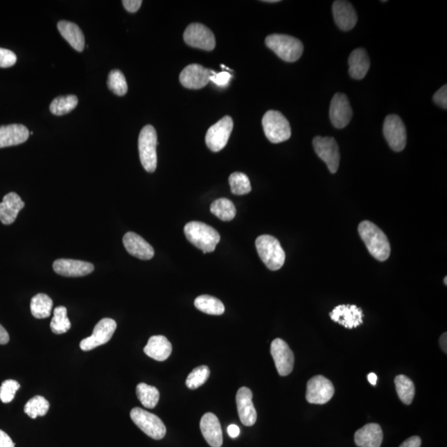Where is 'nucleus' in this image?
<instances>
[{"label":"nucleus","mask_w":447,"mask_h":447,"mask_svg":"<svg viewBox=\"0 0 447 447\" xmlns=\"http://www.w3.org/2000/svg\"><path fill=\"white\" fill-rule=\"evenodd\" d=\"M358 229L369 254L378 261H387L391 253V247L382 229L368 220L362 221Z\"/></svg>","instance_id":"f257e3e1"},{"label":"nucleus","mask_w":447,"mask_h":447,"mask_svg":"<svg viewBox=\"0 0 447 447\" xmlns=\"http://www.w3.org/2000/svg\"><path fill=\"white\" fill-rule=\"evenodd\" d=\"M187 240L204 254L211 253L220 240V234L216 229L199 221H191L184 227Z\"/></svg>","instance_id":"f03ea898"},{"label":"nucleus","mask_w":447,"mask_h":447,"mask_svg":"<svg viewBox=\"0 0 447 447\" xmlns=\"http://www.w3.org/2000/svg\"><path fill=\"white\" fill-rule=\"evenodd\" d=\"M265 44L277 56L287 62H295L304 53V44L297 38L285 34H272L265 40Z\"/></svg>","instance_id":"7ed1b4c3"},{"label":"nucleus","mask_w":447,"mask_h":447,"mask_svg":"<svg viewBox=\"0 0 447 447\" xmlns=\"http://www.w3.org/2000/svg\"><path fill=\"white\" fill-rule=\"evenodd\" d=\"M255 245L259 257L268 270L277 271L283 266L286 254L275 237L268 235L258 236Z\"/></svg>","instance_id":"20e7f679"},{"label":"nucleus","mask_w":447,"mask_h":447,"mask_svg":"<svg viewBox=\"0 0 447 447\" xmlns=\"http://www.w3.org/2000/svg\"><path fill=\"white\" fill-rule=\"evenodd\" d=\"M262 125L267 139L272 143H283L291 137L290 123L276 110H270L263 116Z\"/></svg>","instance_id":"39448f33"},{"label":"nucleus","mask_w":447,"mask_h":447,"mask_svg":"<svg viewBox=\"0 0 447 447\" xmlns=\"http://www.w3.org/2000/svg\"><path fill=\"white\" fill-rule=\"evenodd\" d=\"M157 135L155 127L144 126L139 137L140 161L148 173L155 172L157 164Z\"/></svg>","instance_id":"423d86ee"},{"label":"nucleus","mask_w":447,"mask_h":447,"mask_svg":"<svg viewBox=\"0 0 447 447\" xmlns=\"http://www.w3.org/2000/svg\"><path fill=\"white\" fill-rule=\"evenodd\" d=\"M130 417L134 424L155 440H161L166 436L167 429L159 417L140 407H134L130 412Z\"/></svg>","instance_id":"0eeeda50"},{"label":"nucleus","mask_w":447,"mask_h":447,"mask_svg":"<svg viewBox=\"0 0 447 447\" xmlns=\"http://www.w3.org/2000/svg\"><path fill=\"white\" fill-rule=\"evenodd\" d=\"M313 147L317 156L324 161L331 173L338 171L340 165V150L338 142L332 137L317 136L313 139Z\"/></svg>","instance_id":"6e6552de"},{"label":"nucleus","mask_w":447,"mask_h":447,"mask_svg":"<svg viewBox=\"0 0 447 447\" xmlns=\"http://www.w3.org/2000/svg\"><path fill=\"white\" fill-rule=\"evenodd\" d=\"M234 122L231 117L225 116L208 130L206 143L212 152H220L227 146L232 133Z\"/></svg>","instance_id":"1a4fd4ad"},{"label":"nucleus","mask_w":447,"mask_h":447,"mask_svg":"<svg viewBox=\"0 0 447 447\" xmlns=\"http://www.w3.org/2000/svg\"><path fill=\"white\" fill-rule=\"evenodd\" d=\"M384 135L389 147L395 152H401L406 147L407 131L402 119L389 114L384 123Z\"/></svg>","instance_id":"9d476101"},{"label":"nucleus","mask_w":447,"mask_h":447,"mask_svg":"<svg viewBox=\"0 0 447 447\" xmlns=\"http://www.w3.org/2000/svg\"><path fill=\"white\" fill-rule=\"evenodd\" d=\"M116 328V322L113 319H102L94 328L92 335L80 342V349L84 351H89L109 342Z\"/></svg>","instance_id":"9b49d317"},{"label":"nucleus","mask_w":447,"mask_h":447,"mask_svg":"<svg viewBox=\"0 0 447 447\" xmlns=\"http://www.w3.org/2000/svg\"><path fill=\"white\" fill-rule=\"evenodd\" d=\"M183 38L191 48L212 51L216 48L214 34L205 25L191 24L186 28Z\"/></svg>","instance_id":"f8f14e48"},{"label":"nucleus","mask_w":447,"mask_h":447,"mask_svg":"<svg viewBox=\"0 0 447 447\" xmlns=\"http://www.w3.org/2000/svg\"><path fill=\"white\" fill-rule=\"evenodd\" d=\"M335 394L333 384L324 376H317L306 385V401L313 404H325L330 401Z\"/></svg>","instance_id":"ddd939ff"},{"label":"nucleus","mask_w":447,"mask_h":447,"mask_svg":"<svg viewBox=\"0 0 447 447\" xmlns=\"http://www.w3.org/2000/svg\"><path fill=\"white\" fill-rule=\"evenodd\" d=\"M271 355L281 376H287L295 367V355L283 340L277 338L271 344Z\"/></svg>","instance_id":"4468645a"},{"label":"nucleus","mask_w":447,"mask_h":447,"mask_svg":"<svg viewBox=\"0 0 447 447\" xmlns=\"http://www.w3.org/2000/svg\"><path fill=\"white\" fill-rule=\"evenodd\" d=\"M353 110L348 97L342 93H336L330 106V119L336 129H343L351 122Z\"/></svg>","instance_id":"2eb2a0df"},{"label":"nucleus","mask_w":447,"mask_h":447,"mask_svg":"<svg viewBox=\"0 0 447 447\" xmlns=\"http://www.w3.org/2000/svg\"><path fill=\"white\" fill-rule=\"evenodd\" d=\"M212 70L199 65L191 64L182 70L180 74V82L187 89H199L210 83Z\"/></svg>","instance_id":"dca6fc26"},{"label":"nucleus","mask_w":447,"mask_h":447,"mask_svg":"<svg viewBox=\"0 0 447 447\" xmlns=\"http://www.w3.org/2000/svg\"><path fill=\"white\" fill-rule=\"evenodd\" d=\"M332 321L348 329L358 327L363 323L364 314L356 305H340L330 313Z\"/></svg>","instance_id":"f3484780"},{"label":"nucleus","mask_w":447,"mask_h":447,"mask_svg":"<svg viewBox=\"0 0 447 447\" xmlns=\"http://www.w3.org/2000/svg\"><path fill=\"white\" fill-rule=\"evenodd\" d=\"M253 394L249 387H242L236 394L238 417L246 427H251L257 421V412L252 402Z\"/></svg>","instance_id":"a211bd4d"},{"label":"nucleus","mask_w":447,"mask_h":447,"mask_svg":"<svg viewBox=\"0 0 447 447\" xmlns=\"http://www.w3.org/2000/svg\"><path fill=\"white\" fill-rule=\"evenodd\" d=\"M332 11L336 25L342 31L348 32L355 28L358 16L352 3L344 0H336L332 6Z\"/></svg>","instance_id":"6ab92c4d"},{"label":"nucleus","mask_w":447,"mask_h":447,"mask_svg":"<svg viewBox=\"0 0 447 447\" xmlns=\"http://www.w3.org/2000/svg\"><path fill=\"white\" fill-rule=\"evenodd\" d=\"M53 267L58 274L72 278L87 276L95 270L91 263L67 258L58 259Z\"/></svg>","instance_id":"aec40b11"},{"label":"nucleus","mask_w":447,"mask_h":447,"mask_svg":"<svg viewBox=\"0 0 447 447\" xmlns=\"http://www.w3.org/2000/svg\"><path fill=\"white\" fill-rule=\"evenodd\" d=\"M123 245L132 256L149 261L155 256V249L141 236L134 232H128L123 238Z\"/></svg>","instance_id":"412c9836"},{"label":"nucleus","mask_w":447,"mask_h":447,"mask_svg":"<svg viewBox=\"0 0 447 447\" xmlns=\"http://www.w3.org/2000/svg\"><path fill=\"white\" fill-rule=\"evenodd\" d=\"M200 428L204 438L211 447H220L223 444L222 429L215 414L207 412L202 417Z\"/></svg>","instance_id":"4be33fe9"},{"label":"nucleus","mask_w":447,"mask_h":447,"mask_svg":"<svg viewBox=\"0 0 447 447\" xmlns=\"http://www.w3.org/2000/svg\"><path fill=\"white\" fill-rule=\"evenodd\" d=\"M384 433L380 425L369 423L358 430L355 434V442L360 447H380Z\"/></svg>","instance_id":"5701e85b"},{"label":"nucleus","mask_w":447,"mask_h":447,"mask_svg":"<svg viewBox=\"0 0 447 447\" xmlns=\"http://www.w3.org/2000/svg\"><path fill=\"white\" fill-rule=\"evenodd\" d=\"M24 206L25 203L18 194L10 193L4 195L0 203V220L3 225L14 223Z\"/></svg>","instance_id":"b1692460"},{"label":"nucleus","mask_w":447,"mask_h":447,"mask_svg":"<svg viewBox=\"0 0 447 447\" xmlns=\"http://www.w3.org/2000/svg\"><path fill=\"white\" fill-rule=\"evenodd\" d=\"M27 127L23 125H10L0 127V148L19 146L29 137Z\"/></svg>","instance_id":"393cba45"},{"label":"nucleus","mask_w":447,"mask_h":447,"mask_svg":"<svg viewBox=\"0 0 447 447\" xmlns=\"http://www.w3.org/2000/svg\"><path fill=\"white\" fill-rule=\"evenodd\" d=\"M143 351L152 359L157 361H164L171 356L173 347L171 342L165 336L153 335L149 338Z\"/></svg>","instance_id":"a878e982"},{"label":"nucleus","mask_w":447,"mask_h":447,"mask_svg":"<svg viewBox=\"0 0 447 447\" xmlns=\"http://www.w3.org/2000/svg\"><path fill=\"white\" fill-rule=\"evenodd\" d=\"M349 73L352 78L362 80L367 75L370 67V60L364 49H357L351 53L348 60Z\"/></svg>","instance_id":"bb28decb"},{"label":"nucleus","mask_w":447,"mask_h":447,"mask_svg":"<svg viewBox=\"0 0 447 447\" xmlns=\"http://www.w3.org/2000/svg\"><path fill=\"white\" fill-rule=\"evenodd\" d=\"M58 28L60 33L68 44L78 52H83L85 49V37L84 34L74 23L68 22V21H60L58 24Z\"/></svg>","instance_id":"cd10ccee"},{"label":"nucleus","mask_w":447,"mask_h":447,"mask_svg":"<svg viewBox=\"0 0 447 447\" xmlns=\"http://www.w3.org/2000/svg\"><path fill=\"white\" fill-rule=\"evenodd\" d=\"M195 308L204 313L220 316L225 313V306L218 298L202 295L195 298L194 302Z\"/></svg>","instance_id":"c85d7f7f"},{"label":"nucleus","mask_w":447,"mask_h":447,"mask_svg":"<svg viewBox=\"0 0 447 447\" xmlns=\"http://www.w3.org/2000/svg\"><path fill=\"white\" fill-rule=\"evenodd\" d=\"M53 301L51 297L44 293H38L31 300V313L33 316L37 319L48 318L52 313Z\"/></svg>","instance_id":"c756f323"},{"label":"nucleus","mask_w":447,"mask_h":447,"mask_svg":"<svg viewBox=\"0 0 447 447\" xmlns=\"http://www.w3.org/2000/svg\"><path fill=\"white\" fill-rule=\"evenodd\" d=\"M394 384L396 391L400 400L407 405H410L415 396V385L410 378L403 376H398L395 378Z\"/></svg>","instance_id":"7c9ffc66"},{"label":"nucleus","mask_w":447,"mask_h":447,"mask_svg":"<svg viewBox=\"0 0 447 447\" xmlns=\"http://www.w3.org/2000/svg\"><path fill=\"white\" fill-rule=\"evenodd\" d=\"M211 212L223 221H231L236 215V209L227 198H220L211 204Z\"/></svg>","instance_id":"2f4dec72"},{"label":"nucleus","mask_w":447,"mask_h":447,"mask_svg":"<svg viewBox=\"0 0 447 447\" xmlns=\"http://www.w3.org/2000/svg\"><path fill=\"white\" fill-rule=\"evenodd\" d=\"M136 394H137L139 401L147 408L152 410L159 403L160 394L155 387L141 383L136 387Z\"/></svg>","instance_id":"473e14b6"},{"label":"nucleus","mask_w":447,"mask_h":447,"mask_svg":"<svg viewBox=\"0 0 447 447\" xmlns=\"http://www.w3.org/2000/svg\"><path fill=\"white\" fill-rule=\"evenodd\" d=\"M78 105V98L76 96H59L51 103L50 112L54 116H61L71 112Z\"/></svg>","instance_id":"72a5a7b5"},{"label":"nucleus","mask_w":447,"mask_h":447,"mask_svg":"<svg viewBox=\"0 0 447 447\" xmlns=\"http://www.w3.org/2000/svg\"><path fill=\"white\" fill-rule=\"evenodd\" d=\"M50 326L53 333L57 335L66 333L71 329V324L67 317V310L65 306H58L55 308Z\"/></svg>","instance_id":"f704fd0d"},{"label":"nucleus","mask_w":447,"mask_h":447,"mask_svg":"<svg viewBox=\"0 0 447 447\" xmlns=\"http://www.w3.org/2000/svg\"><path fill=\"white\" fill-rule=\"evenodd\" d=\"M50 404L45 398L42 396H35L30 399L24 407V412L33 419H37L38 416H45L48 414Z\"/></svg>","instance_id":"c9c22d12"},{"label":"nucleus","mask_w":447,"mask_h":447,"mask_svg":"<svg viewBox=\"0 0 447 447\" xmlns=\"http://www.w3.org/2000/svg\"><path fill=\"white\" fill-rule=\"evenodd\" d=\"M229 186L231 193L237 195H246L252 190L250 181L245 173H234L229 177Z\"/></svg>","instance_id":"e433bc0d"},{"label":"nucleus","mask_w":447,"mask_h":447,"mask_svg":"<svg viewBox=\"0 0 447 447\" xmlns=\"http://www.w3.org/2000/svg\"><path fill=\"white\" fill-rule=\"evenodd\" d=\"M108 87L114 94L119 96H125L128 91V85L125 75L119 70L109 72Z\"/></svg>","instance_id":"4c0bfd02"},{"label":"nucleus","mask_w":447,"mask_h":447,"mask_svg":"<svg viewBox=\"0 0 447 447\" xmlns=\"http://www.w3.org/2000/svg\"><path fill=\"white\" fill-rule=\"evenodd\" d=\"M210 369L207 365L199 366L193 370L186 380V385L190 389H197L202 386L210 376Z\"/></svg>","instance_id":"58836bf2"},{"label":"nucleus","mask_w":447,"mask_h":447,"mask_svg":"<svg viewBox=\"0 0 447 447\" xmlns=\"http://www.w3.org/2000/svg\"><path fill=\"white\" fill-rule=\"evenodd\" d=\"M19 387L20 385L15 380H8L3 382L1 387H0V400L3 403L12 402Z\"/></svg>","instance_id":"ea45409f"},{"label":"nucleus","mask_w":447,"mask_h":447,"mask_svg":"<svg viewBox=\"0 0 447 447\" xmlns=\"http://www.w3.org/2000/svg\"><path fill=\"white\" fill-rule=\"evenodd\" d=\"M232 78V75L229 74L227 71H222L220 72V73H216V71H212L210 82L216 85L217 87L225 88L229 86V82H231Z\"/></svg>","instance_id":"a19ab883"},{"label":"nucleus","mask_w":447,"mask_h":447,"mask_svg":"<svg viewBox=\"0 0 447 447\" xmlns=\"http://www.w3.org/2000/svg\"><path fill=\"white\" fill-rule=\"evenodd\" d=\"M17 56L10 50L0 48V67L8 68L15 65Z\"/></svg>","instance_id":"79ce46f5"},{"label":"nucleus","mask_w":447,"mask_h":447,"mask_svg":"<svg viewBox=\"0 0 447 447\" xmlns=\"http://www.w3.org/2000/svg\"><path fill=\"white\" fill-rule=\"evenodd\" d=\"M433 101L440 107L446 109L447 108V87L446 85L442 87L433 96Z\"/></svg>","instance_id":"37998d69"},{"label":"nucleus","mask_w":447,"mask_h":447,"mask_svg":"<svg viewBox=\"0 0 447 447\" xmlns=\"http://www.w3.org/2000/svg\"><path fill=\"white\" fill-rule=\"evenodd\" d=\"M123 6L130 12H137L142 6L141 0H123Z\"/></svg>","instance_id":"c03bdc74"},{"label":"nucleus","mask_w":447,"mask_h":447,"mask_svg":"<svg viewBox=\"0 0 447 447\" xmlns=\"http://www.w3.org/2000/svg\"><path fill=\"white\" fill-rule=\"evenodd\" d=\"M0 447H15L14 441L6 432L0 430Z\"/></svg>","instance_id":"a18cd8bd"},{"label":"nucleus","mask_w":447,"mask_h":447,"mask_svg":"<svg viewBox=\"0 0 447 447\" xmlns=\"http://www.w3.org/2000/svg\"><path fill=\"white\" fill-rule=\"evenodd\" d=\"M421 440L419 437H411L405 441L403 442L399 447H421Z\"/></svg>","instance_id":"49530a36"},{"label":"nucleus","mask_w":447,"mask_h":447,"mask_svg":"<svg viewBox=\"0 0 447 447\" xmlns=\"http://www.w3.org/2000/svg\"><path fill=\"white\" fill-rule=\"evenodd\" d=\"M10 342V335L4 328L0 325V344H6Z\"/></svg>","instance_id":"de8ad7c7"},{"label":"nucleus","mask_w":447,"mask_h":447,"mask_svg":"<svg viewBox=\"0 0 447 447\" xmlns=\"http://www.w3.org/2000/svg\"><path fill=\"white\" fill-rule=\"evenodd\" d=\"M228 433L232 438H236L240 435V428L236 425L229 426Z\"/></svg>","instance_id":"09e8293b"},{"label":"nucleus","mask_w":447,"mask_h":447,"mask_svg":"<svg viewBox=\"0 0 447 447\" xmlns=\"http://www.w3.org/2000/svg\"><path fill=\"white\" fill-rule=\"evenodd\" d=\"M446 333H444V335H441V338H440V344L441 347L442 349V351H444L446 354V350H447V344H446Z\"/></svg>","instance_id":"8fccbe9b"},{"label":"nucleus","mask_w":447,"mask_h":447,"mask_svg":"<svg viewBox=\"0 0 447 447\" xmlns=\"http://www.w3.org/2000/svg\"><path fill=\"white\" fill-rule=\"evenodd\" d=\"M378 377L376 374L370 373L368 376V380L374 386L376 385Z\"/></svg>","instance_id":"3c124183"},{"label":"nucleus","mask_w":447,"mask_h":447,"mask_svg":"<svg viewBox=\"0 0 447 447\" xmlns=\"http://www.w3.org/2000/svg\"><path fill=\"white\" fill-rule=\"evenodd\" d=\"M265 3H278L279 0H265Z\"/></svg>","instance_id":"603ef678"},{"label":"nucleus","mask_w":447,"mask_h":447,"mask_svg":"<svg viewBox=\"0 0 447 447\" xmlns=\"http://www.w3.org/2000/svg\"><path fill=\"white\" fill-rule=\"evenodd\" d=\"M444 282H445V285H447V283H446L447 282V277H446Z\"/></svg>","instance_id":"864d4df0"}]
</instances>
